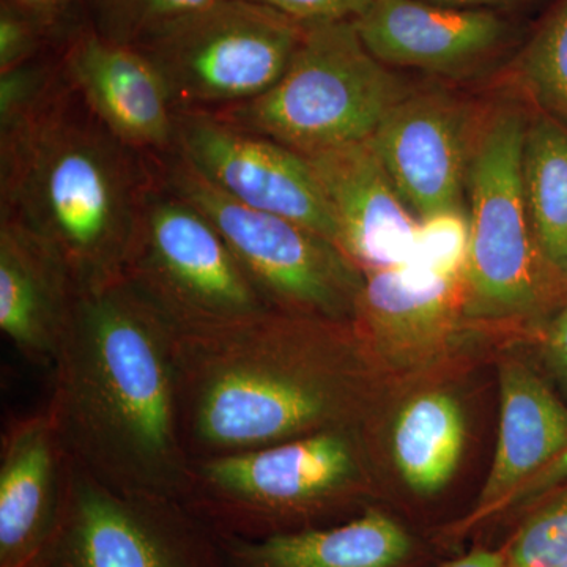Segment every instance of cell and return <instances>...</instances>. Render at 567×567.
I'll use <instances>...</instances> for the list:
<instances>
[{
	"label": "cell",
	"mask_w": 567,
	"mask_h": 567,
	"mask_svg": "<svg viewBox=\"0 0 567 567\" xmlns=\"http://www.w3.org/2000/svg\"><path fill=\"white\" fill-rule=\"evenodd\" d=\"M178 330L125 276L80 290L51 364L48 409L74 464L112 491L178 499Z\"/></svg>",
	"instance_id": "1"
},
{
	"label": "cell",
	"mask_w": 567,
	"mask_h": 567,
	"mask_svg": "<svg viewBox=\"0 0 567 567\" xmlns=\"http://www.w3.org/2000/svg\"><path fill=\"white\" fill-rule=\"evenodd\" d=\"M156 178L158 158L118 141L65 74L41 110L0 134V218L48 241L80 290L125 275Z\"/></svg>",
	"instance_id": "2"
},
{
	"label": "cell",
	"mask_w": 567,
	"mask_h": 567,
	"mask_svg": "<svg viewBox=\"0 0 567 567\" xmlns=\"http://www.w3.org/2000/svg\"><path fill=\"white\" fill-rule=\"evenodd\" d=\"M342 323L268 309L178 333L181 425L189 458L339 427L344 395L327 353Z\"/></svg>",
	"instance_id": "3"
},
{
	"label": "cell",
	"mask_w": 567,
	"mask_h": 567,
	"mask_svg": "<svg viewBox=\"0 0 567 567\" xmlns=\"http://www.w3.org/2000/svg\"><path fill=\"white\" fill-rule=\"evenodd\" d=\"M409 92L365 48L354 21L306 25L274 87L210 114L303 156L374 136Z\"/></svg>",
	"instance_id": "4"
},
{
	"label": "cell",
	"mask_w": 567,
	"mask_h": 567,
	"mask_svg": "<svg viewBox=\"0 0 567 567\" xmlns=\"http://www.w3.org/2000/svg\"><path fill=\"white\" fill-rule=\"evenodd\" d=\"M357 450L341 429L192 461L182 503L219 536L265 539L320 528L352 494Z\"/></svg>",
	"instance_id": "5"
},
{
	"label": "cell",
	"mask_w": 567,
	"mask_h": 567,
	"mask_svg": "<svg viewBox=\"0 0 567 567\" xmlns=\"http://www.w3.org/2000/svg\"><path fill=\"white\" fill-rule=\"evenodd\" d=\"M158 167L163 182L223 235L268 309L333 322L357 317L363 271L338 245L303 224L235 203L178 156L158 158Z\"/></svg>",
	"instance_id": "6"
},
{
	"label": "cell",
	"mask_w": 567,
	"mask_h": 567,
	"mask_svg": "<svg viewBox=\"0 0 567 567\" xmlns=\"http://www.w3.org/2000/svg\"><path fill=\"white\" fill-rule=\"evenodd\" d=\"M306 25L246 0H213L136 44L162 74L177 112H218L274 87Z\"/></svg>",
	"instance_id": "7"
},
{
	"label": "cell",
	"mask_w": 567,
	"mask_h": 567,
	"mask_svg": "<svg viewBox=\"0 0 567 567\" xmlns=\"http://www.w3.org/2000/svg\"><path fill=\"white\" fill-rule=\"evenodd\" d=\"M527 122L503 107L477 133L468 164L470 248L465 281L475 315L525 316L546 295L544 259L529 218L522 151Z\"/></svg>",
	"instance_id": "8"
},
{
	"label": "cell",
	"mask_w": 567,
	"mask_h": 567,
	"mask_svg": "<svg viewBox=\"0 0 567 567\" xmlns=\"http://www.w3.org/2000/svg\"><path fill=\"white\" fill-rule=\"evenodd\" d=\"M123 276L178 333L268 311L223 235L196 205L163 182L159 167Z\"/></svg>",
	"instance_id": "9"
},
{
	"label": "cell",
	"mask_w": 567,
	"mask_h": 567,
	"mask_svg": "<svg viewBox=\"0 0 567 567\" xmlns=\"http://www.w3.org/2000/svg\"><path fill=\"white\" fill-rule=\"evenodd\" d=\"M31 567H227L221 537L178 499L112 491L73 462L61 524Z\"/></svg>",
	"instance_id": "10"
},
{
	"label": "cell",
	"mask_w": 567,
	"mask_h": 567,
	"mask_svg": "<svg viewBox=\"0 0 567 567\" xmlns=\"http://www.w3.org/2000/svg\"><path fill=\"white\" fill-rule=\"evenodd\" d=\"M173 155L235 203L292 219L338 241L327 196L300 153L210 112L192 111L177 112Z\"/></svg>",
	"instance_id": "11"
},
{
	"label": "cell",
	"mask_w": 567,
	"mask_h": 567,
	"mask_svg": "<svg viewBox=\"0 0 567 567\" xmlns=\"http://www.w3.org/2000/svg\"><path fill=\"white\" fill-rule=\"evenodd\" d=\"M61 63L82 102L118 141L152 158L173 155L177 111L144 52L84 24L63 41Z\"/></svg>",
	"instance_id": "12"
},
{
	"label": "cell",
	"mask_w": 567,
	"mask_h": 567,
	"mask_svg": "<svg viewBox=\"0 0 567 567\" xmlns=\"http://www.w3.org/2000/svg\"><path fill=\"white\" fill-rule=\"evenodd\" d=\"M369 141L417 219L464 208L472 155L464 104L442 92L409 93Z\"/></svg>",
	"instance_id": "13"
},
{
	"label": "cell",
	"mask_w": 567,
	"mask_h": 567,
	"mask_svg": "<svg viewBox=\"0 0 567 567\" xmlns=\"http://www.w3.org/2000/svg\"><path fill=\"white\" fill-rule=\"evenodd\" d=\"M73 458L48 406L13 417L0 445V567H31L61 524Z\"/></svg>",
	"instance_id": "14"
},
{
	"label": "cell",
	"mask_w": 567,
	"mask_h": 567,
	"mask_svg": "<svg viewBox=\"0 0 567 567\" xmlns=\"http://www.w3.org/2000/svg\"><path fill=\"white\" fill-rule=\"evenodd\" d=\"M319 178L338 229L341 251L361 271L412 260L417 224L371 141L306 156Z\"/></svg>",
	"instance_id": "15"
},
{
	"label": "cell",
	"mask_w": 567,
	"mask_h": 567,
	"mask_svg": "<svg viewBox=\"0 0 567 567\" xmlns=\"http://www.w3.org/2000/svg\"><path fill=\"white\" fill-rule=\"evenodd\" d=\"M354 25L365 48L385 65L446 76L487 62L514 35L513 24L498 11L424 0H374Z\"/></svg>",
	"instance_id": "16"
},
{
	"label": "cell",
	"mask_w": 567,
	"mask_h": 567,
	"mask_svg": "<svg viewBox=\"0 0 567 567\" xmlns=\"http://www.w3.org/2000/svg\"><path fill=\"white\" fill-rule=\"evenodd\" d=\"M78 295L61 254L21 223L0 218V330L22 357L51 368Z\"/></svg>",
	"instance_id": "17"
},
{
	"label": "cell",
	"mask_w": 567,
	"mask_h": 567,
	"mask_svg": "<svg viewBox=\"0 0 567 567\" xmlns=\"http://www.w3.org/2000/svg\"><path fill=\"white\" fill-rule=\"evenodd\" d=\"M499 394L502 417L494 462L465 528L502 511L514 492L567 447V409L528 368L503 365Z\"/></svg>",
	"instance_id": "18"
},
{
	"label": "cell",
	"mask_w": 567,
	"mask_h": 567,
	"mask_svg": "<svg viewBox=\"0 0 567 567\" xmlns=\"http://www.w3.org/2000/svg\"><path fill=\"white\" fill-rule=\"evenodd\" d=\"M219 537L227 567H402L413 554L412 536L377 509L265 539Z\"/></svg>",
	"instance_id": "19"
},
{
	"label": "cell",
	"mask_w": 567,
	"mask_h": 567,
	"mask_svg": "<svg viewBox=\"0 0 567 567\" xmlns=\"http://www.w3.org/2000/svg\"><path fill=\"white\" fill-rule=\"evenodd\" d=\"M458 278L435 274L413 260L365 271L357 316L379 338L424 344L450 327Z\"/></svg>",
	"instance_id": "20"
},
{
	"label": "cell",
	"mask_w": 567,
	"mask_h": 567,
	"mask_svg": "<svg viewBox=\"0 0 567 567\" xmlns=\"http://www.w3.org/2000/svg\"><path fill=\"white\" fill-rule=\"evenodd\" d=\"M465 445V417L450 394L425 393L401 410L393 454L406 486L417 495L439 494L450 483Z\"/></svg>",
	"instance_id": "21"
},
{
	"label": "cell",
	"mask_w": 567,
	"mask_h": 567,
	"mask_svg": "<svg viewBox=\"0 0 567 567\" xmlns=\"http://www.w3.org/2000/svg\"><path fill=\"white\" fill-rule=\"evenodd\" d=\"M522 177L537 244L558 268L567 248V126L548 115L527 123Z\"/></svg>",
	"instance_id": "22"
},
{
	"label": "cell",
	"mask_w": 567,
	"mask_h": 567,
	"mask_svg": "<svg viewBox=\"0 0 567 567\" xmlns=\"http://www.w3.org/2000/svg\"><path fill=\"white\" fill-rule=\"evenodd\" d=\"M518 74L528 92L567 126V0H561L537 29L518 59Z\"/></svg>",
	"instance_id": "23"
},
{
	"label": "cell",
	"mask_w": 567,
	"mask_h": 567,
	"mask_svg": "<svg viewBox=\"0 0 567 567\" xmlns=\"http://www.w3.org/2000/svg\"><path fill=\"white\" fill-rule=\"evenodd\" d=\"M213 0H84L89 25L114 43L136 47L153 31Z\"/></svg>",
	"instance_id": "24"
},
{
	"label": "cell",
	"mask_w": 567,
	"mask_h": 567,
	"mask_svg": "<svg viewBox=\"0 0 567 567\" xmlns=\"http://www.w3.org/2000/svg\"><path fill=\"white\" fill-rule=\"evenodd\" d=\"M63 81L61 55L39 58L0 73V134L17 128L51 99Z\"/></svg>",
	"instance_id": "25"
},
{
	"label": "cell",
	"mask_w": 567,
	"mask_h": 567,
	"mask_svg": "<svg viewBox=\"0 0 567 567\" xmlns=\"http://www.w3.org/2000/svg\"><path fill=\"white\" fill-rule=\"evenodd\" d=\"M470 248V219L465 208L435 213L417 224L413 262L442 276L465 274Z\"/></svg>",
	"instance_id": "26"
},
{
	"label": "cell",
	"mask_w": 567,
	"mask_h": 567,
	"mask_svg": "<svg viewBox=\"0 0 567 567\" xmlns=\"http://www.w3.org/2000/svg\"><path fill=\"white\" fill-rule=\"evenodd\" d=\"M506 550L507 567H559L567 561V494L537 511Z\"/></svg>",
	"instance_id": "27"
},
{
	"label": "cell",
	"mask_w": 567,
	"mask_h": 567,
	"mask_svg": "<svg viewBox=\"0 0 567 567\" xmlns=\"http://www.w3.org/2000/svg\"><path fill=\"white\" fill-rule=\"evenodd\" d=\"M48 41L39 22L0 0V73L39 58Z\"/></svg>",
	"instance_id": "28"
},
{
	"label": "cell",
	"mask_w": 567,
	"mask_h": 567,
	"mask_svg": "<svg viewBox=\"0 0 567 567\" xmlns=\"http://www.w3.org/2000/svg\"><path fill=\"white\" fill-rule=\"evenodd\" d=\"M267 7L301 24L354 21L371 7L374 0H246Z\"/></svg>",
	"instance_id": "29"
},
{
	"label": "cell",
	"mask_w": 567,
	"mask_h": 567,
	"mask_svg": "<svg viewBox=\"0 0 567 567\" xmlns=\"http://www.w3.org/2000/svg\"><path fill=\"white\" fill-rule=\"evenodd\" d=\"M22 13L39 22L51 41H65L84 24L78 22L84 13V0H6Z\"/></svg>",
	"instance_id": "30"
},
{
	"label": "cell",
	"mask_w": 567,
	"mask_h": 567,
	"mask_svg": "<svg viewBox=\"0 0 567 567\" xmlns=\"http://www.w3.org/2000/svg\"><path fill=\"white\" fill-rule=\"evenodd\" d=\"M567 483V447L561 454H558L550 464L544 466L535 476L529 477L518 491L505 503L503 509L507 506L520 505V503L532 502L547 494L551 488L563 486Z\"/></svg>",
	"instance_id": "31"
},
{
	"label": "cell",
	"mask_w": 567,
	"mask_h": 567,
	"mask_svg": "<svg viewBox=\"0 0 567 567\" xmlns=\"http://www.w3.org/2000/svg\"><path fill=\"white\" fill-rule=\"evenodd\" d=\"M547 352L551 364L567 382V303L548 331Z\"/></svg>",
	"instance_id": "32"
},
{
	"label": "cell",
	"mask_w": 567,
	"mask_h": 567,
	"mask_svg": "<svg viewBox=\"0 0 567 567\" xmlns=\"http://www.w3.org/2000/svg\"><path fill=\"white\" fill-rule=\"evenodd\" d=\"M445 567H507L506 550L505 548L503 550L477 548Z\"/></svg>",
	"instance_id": "33"
},
{
	"label": "cell",
	"mask_w": 567,
	"mask_h": 567,
	"mask_svg": "<svg viewBox=\"0 0 567 567\" xmlns=\"http://www.w3.org/2000/svg\"><path fill=\"white\" fill-rule=\"evenodd\" d=\"M436 6L454 7V9L495 10L524 6L529 0H424Z\"/></svg>",
	"instance_id": "34"
},
{
	"label": "cell",
	"mask_w": 567,
	"mask_h": 567,
	"mask_svg": "<svg viewBox=\"0 0 567 567\" xmlns=\"http://www.w3.org/2000/svg\"><path fill=\"white\" fill-rule=\"evenodd\" d=\"M558 270H559V274L565 276V279L567 281V248L565 251V256H563L561 262H559V265H558Z\"/></svg>",
	"instance_id": "35"
},
{
	"label": "cell",
	"mask_w": 567,
	"mask_h": 567,
	"mask_svg": "<svg viewBox=\"0 0 567 567\" xmlns=\"http://www.w3.org/2000/svg\"><path fill=\"white\" fill-rule=\"evenodd\" d=\"M559 567H567V561L565 563V565H563V566H559Z\"/></svg>",
	"instance_id": "36"
}]
</instances>
